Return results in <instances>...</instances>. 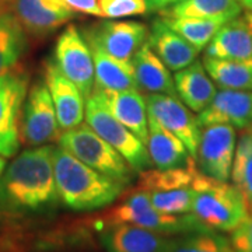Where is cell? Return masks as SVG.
Listing matches in <instances>:
<instances>
[{
    "label": "cell",
    "mask_w": 252,
    "mask_h": 252,
    "mask_svg": "<svg viewBox=\"0 0 252 252\" xmlns=\"http://www.w3.org/2000/svg\"><path fill=\"white\" fill-rule=\"evenodd\" d=\"M45 1H48L49 4H52L55 7H69V6H66V4L63 3L62 0H45Z\"/></svg>",
    "instance_id": "8d00e7d4"
},
{
    "label": "cell",
    "mask_w": 252,
    "mask_h": 252,
    "mask_svg": "<svg viewBox=\"0 0 252 252\" xmlns=\"http://www.w3.org/2000/svg\"><path fill=\"white\" fill-rule=\"evenodd\" d=\"M4 167H6V161L0 157V177H1V174L4 171Z\"/></svg>",
    "instance_id": "f35d334b"
},
{
    "label": "cell",
    "mask_w": 252,
    "mask_h": 252,
    "mask_svg": "<svg viewBox=\"0 0 252 252\" xmlns=\"http://www.w3.org/2000/svg\"><path fill=\"white\" fill-rule=\"evenodd\" d=\"M174 84L181 101L189 109L200 112L216 95V87L205 70L203 63L195 62L174 74Z\"/></svg>",
    "instance_id": "44dd1931"
},
{
    "label": "cell",
    "mask_w": 252,
    "mask_h": 252,
    "mask_svg": "<svg viewBox=\"0 0 252 252\" xmlns=\"http://www.w3.org/2000/svg\"><path fill=\"white\" fill-rule=\"evenodd\" d=\"M149 193L157 210L167 215H187L190 213L195 190L188 187L170 190H152Z\"/></svg>",
    "instance_id": "4dcf8cb0"
},
{
    "label": "cell",
    "mask_w": 252,
    "mask_h": 252,
    "mask_svg": "<svg viewBox=\"0 0 252 252\" xmlns=\"http://www.w3.org/2000/svg\"><path fill=\"white\" fill-rule=\"evenodd\" d=\"M162 21L174 30L177 34L184 36L189 44L198 51L209 45V42L216 35V32L225 21L213 18L196 17H161Z\"/></svg>",
    "instance_id": "f546056e"
},
{
    "label": "cell",
    "mask_w": 252,
    "mask_h": 252,
    "mask_svg": "<svg viewBox=\"0 0 252 252\" xmlns=\"http://www.w3.org/2000/svg\"><path fill=\"white\" fill-rule=\"evenodd\" d=\"M14 0H0V11H7L11 9Z\"/></svg>",
    "instance_id": "d590c367"
},
{
    "label": "cell",
    "mask_w": 252,
    "mask_h": 252,
    "mask_svg": "<svg viewBox=\"0 0 252 252\" xmlns=\"http://www.w3.org/2000/svg\"><path fill=\"white\" fill-rule=\"evenodd\" d=\"M58 140L61 147L95 171L108 175L124 185L133 180L135 171L129 162L89 125L81 124L73 129L63 130Z\"/></svg>",
    "instance_id": "5b68a950"
},
{
    "label": "cell",
    "mask_w": 252,
    "mask_h": 252,
    "mask_svg": "<svg viewBox=\"0 0 252 252\" xmlns=\"http://www.w3.org/2000/svg\"><path fill=\"white\" fill-rule=\"evenodd\" d=\"M149 44L164 64L178 72L196 61L199 51L188 41L168 27L162 18L156 20L149 34Z\"/></svg>",
    "instance_id": "d6986e66"
},
{
    "label": "cell",
    "mask_w": 252,
    "mask_h": 252,
    "mask_svg": "<svg viewBox=\"0 0 252 252\" xmlns=\"http://www.w3.org/2000/svg\"><path fill=\"white\" fill-rule=\"evenodd\" d=\"M147 27L137 21H104L84 30V38L111 56L130 62L133 55L149 38Z\"/></svg>",
    "instance_id": "7c38bea8"
},
{
    "label": "cell",
    "mask_w": 252,
    "mask_h": 252,
    "mask_svg": "<svg viewBox=\"0 0 252 252\" xmlns=\"http://www.w3.org/2000/svg\"><path fill=\"white\" fill-rule=\"evenodd\" d=\"M66 6H69L73 11L90 14L95 17H102V13L98 6V0H62Z\"/></svg>",
    "instance_id": "836d02e7"
},
{
    "label": "cell",
    "mask_w": 252,
    "mask_h": 252,
    "mask_svg": "<svg viewBox=\"0 0 252 252\" xmlns=\"http://www.w3.org/2000/svg\"><path fill=\"white\" fill-rule=\"evenodd\" d=\"M27 49V32L11 10L0 13V76L17 66Z\"/></svg>",
    "instance_id": "d4e9b609"
},
{
    "label": "cell",
    "mask_w": 252,
    "mask_h": 252,
    "mask_svg": "<svg viewBox=\"0 0 252 252\" xmlns=\"http://www.w3.org/2000/svg\"><path fill=\"white\" fill-rule=\"evenodd\" d=\"M200 126L224 124L247 129L252 122V90L217 91L215 98L198 115Z\"/></svg>",
    "instance_id": "9a60e30c"
},
{
    "label": "cell",
    "mask_w": 252,
    "mask_h": 252,
    "mask_svg": "<svg viewBox=\"0 0 252 252\" xmlns=\"http://www.w3.org/2000/svg\"><path fill=\"white\" fill-rule=\"evenodd\" d=\"M55 62L61 72L73 81L84 98L94 90L95 73L90 45L74 26L64 28L55 45Z\"/></svg>",
    "instance_id": "9c48e42d"
},
{
    "label": "cell",
    "mask_w": 252,
    "mask_h": 252,
    "mask_svg": "<svg viewBox=\"0 0 252 252\" xmlns=\"http://www.w3.org/2000/svg\"><path fill=\"white\" fill-rule=\"evenodd\" d=\"M105 107L118 121L135 133L144 144L149 137L147 102L139 90H102L94 89Z\"/></svg>",
    "instance_id": "2e32d148"
},
{
    "label": "cell",
    "mask_w": 252,
    "mask_h": 252,
    "mask_svg": "<svg viewBox=\"0 0 252 252\" xmlns=\"http://www.w3.org/2000/svg\"><path fill=\"white\" fill-rule=\"evenodd\" d=\"M0 13H3V11H0Z\"/></svg>",
    "instance_id": "60d3db41"
},
{
    "label": "cell",
    "mask_w": 252,
    "mask_h": 252,
    "mask_svg": "<svg viewBox=\"0 0 252 252\" xmlns=\"http://www.w3.org/2000/svg\"><path fill=\"white\" fill-rule=\"evenodd\" d=\"M180 1H182V0H146L149 11H162V10L168 9V7H171Z\"/></svg>",
    "instance_id": "e575fe53"
},
{
    "label": "cell",
    "mask_w": 252,
    "mask_h": 252,
    "mask_svg": "<svg viewBox=\"0 0 252 252\" xmlns=\"http://www.w3.org/2000/svg\"><path fill=\"white\" fill-rule=\"evenodd\" d=\"M109 224L127 223L149 228L164 235L187 234L192 231L209 230L192 213L189 215H167L157 210L150 200L149 190L142 188L129 192L117 206L107 213Z\"/></svg>",
    "instance_id": "277c9868"
},
{
    "label": "cell",
    "mask_w": 252,
    "mask_h": 252,
    "mask_svg": "<svg viewBox=\"0 0 252 252\" xmlns=\"http://www.w3.org/2000/svg\"><path fill=\"white\" fill-rule=\"evenodd\" d=\"M10 10L28 35L36 38L54 32L76 17L70 7H55L45 0H14Z\"/></svg>",
    "instance_id": "e0dca14e"
},
{
    "label": "cell",
    "mask_w": 252,
    "mask_h": 252,
    "mask_svg": "<svg viewBox=\"0 0 252 252\" xmlns=\"http://www.w3.org/2000/svg\"><path fill=\"white\" fill-rule=\"evenodd\" d=\"M149 115L162 125L172 135L180 139L189 154L195 158L200 139V125L189 108L174 95L167 94H149L146 97Z\"/></svg>",
    "instance_id": "8fae6325"
},
{
    "label": "cell",
    "mask_w": 252,
    "mask_h": 252,
    "mask_svg": "<svg viewBox=\"0 0 252 252\" xmlns=\"http://www.w3.org/2000/svg\"><path fill=\"white\" fill-rule=\"evenodd\" d=\"M89 45L93 54L94 73H95L94 89L139 90L132 62L117 59L93 42H89Z\"/></svg>",
    "instance_id": "7402d4cb"
},
{
    "label": "cell",
    "mask_w": 252,
    "mask_h": 252,
    "mask_svg": "<svg viewBox=\"0 0 252 252\" xmlns=\"http://www.w3.org/2000/svg\"><path fill=\"white\" fill-rule=\"evenodd\" d=\"M199 172L198 164L190 157L187 164L171 168L144 170L140 172L137 188L144 190H170L178 188H192L195 177Z\"/></svg>",
    "instance_id": "484cf974"
},
{
    "label": "cell",
    "mask_w": 252,
    "mask_h": 252,
    "mask_svg": "<svg viewBox=\"0 0 252 252\" xmlns=\"http://www.w3.org/2000/svg\"><path fill=\"white\" fill-rule=\"evenodd\" d=\"M203 66L220 89L252 90V64L205 55Z\"/></svg>",
    "instance_id": "4316f807"
},
{
    "label": "cell",
    "mask_w": 252,
    "mask_h": 252,
    "mask_svg": "<svg viewBox=\"0 0 252 252\" xmlns=\"http://www.w3.org/2000/svg\"><path fill=\"white\" fill-rule=\"evenodd\" d=\"M59 136L61 126L51 93L45 81H36L24 101L20 122L21 143L28 147H36L58 140Z\"/></svg>",
    "instance_id": "ba28073f"
},
{
    "label": "cell",
    "mask_w": 252,
    "mask_h": 252,
    "mask_svg": "<svg viewBox=\"0 0 252 252\" xmlns=\"http://www.w3.org/2000/svg\"><path fill=\"white\" fill-rule=\"evenodd\" d=\"M250 129H251V130H252V122H251V125H250Z\"/></svg>",
    "instance_id": "ab89813d"
},
{
    "label": "cell",
    "mask_w": 252,
    "mask_h": 252,
    "mask_svg": "<svg viewBox=\"0 0 252 252\" xmlns=\"http://www.w3.org/2000/svg\"><path fill=\"white\" fill-rule=\"evenodd\" d=\"M230 243L234 252H252V215L231 231Z\"/></svg>",
    "instance_id": "d6a6232c"
},
{
    "label": "cell",
    "mask_w": 252,
    "mask_h": 252,
    "mask_svg": "<svg viewBox=\"0 0 252 252\" xmlns=\"http://www.w3.org/2000/svg\"><path fill=\"white\" fill-rule=\"evenodd\" d=\"M28 84V73L18 66L0 76V154L3 157H13L20 149L21 109Z\"/></svg>",
    "instance_id": "52a82bcc"
},
{
    "label": "cell",
    "mask_w": 252,
    "mask_h": 252,
    "mask_svg": "<svg viewBox=\"0 0 252 252\" xmlns=\"http://www.w3.org/2000/svg\"><path fill=\"white\" fill-rule=\"evenodd\" d=\"M241 11L240 0H182L160 13L161 17L213 18L227 23L240 16Z\"/></svg>",
    "instance_id": "cb8c5ba5"
},
{
    "label": "cell",
    "mask_w": 252,
    "mask_h": 252,
    "mask_svg": "<svg viewBox=\"0 0 252 252\" xmlns=\"http://www.w3.org/2000/svg\"><path fill=\"white\" fill-rule=\"evenodd\" d=\"M206 55L252 64V13L224 23L209 42Z\"/></svg>",
    "instance_id": "5bb4252c"
},
{
    "label": "cell",
    "mask_w": 252,
    "mask_h": 252,
    "mask_svg": "<svg viewBox=\"0 0 252 252\" xmlns=\"http://www.w3.org/2000/svg\"><path fill=\"white\" fill-rule=\"evenodd\" d=\"M170 237L143 227L117 223L101 233L99 241L107 252H162Z\"/></svg>",
    "instance_id": "ac0fdd59"
},
{
    "label": "cell",
    "mask_w": 252,
    "mask_h": 252,
    "mask_svg": "<svg viewBox=\"0 0 252 252\" xmlns=\"http://www.w3.org/2000/svg\"><path fill=\"white\" fill-rule=\"evenodd\" d=\"M231 178L241 192L248 215H252V130L243 129L235 146Z\"/></svg>",
    "instance_id": "83f0119b"
},
{
    "label": "cell",
    "mask_w": 252,
    "mask_h": 252,
    "mask_svg": "<svg viewBox=\"0 0 252 252\" xmlns=\"http://www.w3.org/2000/svg\"><path fill=\"white\" fill-rule=\"evenodd\" d=\"M44 76L48 90L54 101L59 126L63 130L73 129L83 124L86 101L79 87L70 81L54 61H46Z\"/></svg>",
    "instance_id": "4fadbf2b"
},
{
    "label": "cell",
    "mask_w": 252,
    "mask_h": 252,
    "mask_svg": "<svg viewBox=\"0 0 252 252\" xmlns=\"http://www.w3.org/2000/svg\"><path fill=\"white\" fill-rule=\"evenodd\" d=\"M192 188L190 213L209 230L233 231L248 216L241 192L227 181L210 178L199 170Z\"/></svg>",
    "instance_id": "3957f363"
},
{
    "label": "cell",
    "mask_w": 252,
    "mask_h": 252,
    "mask_svg": "<svg viewBox=\"0 0 252 252\" xmlns=\"http://www.w3.org/2000/svg\"><path fill=\"white\" fill-rule=\"evenodd\" d=\"M102 17L122 18L130 16H142L147 13L146 0H98Z\"/></svg>",
    "instance_id": "1f68e13d"
},
{
    "label": "cell",
    "mask_w": 252,
    "mask_h": 252,
    "mask_svg": "<svg viewBox=\"0 0 252 252\" xmlns=\"http://www.w3.org/2000/svg\"><path fill=\"white\" fill-rule=\"evenodd\" d=\"M162 252H234L228 238L213 230L171 235Z\"/></svg>",
    "instance_id": "f1b7e54d"
},
{
    "label": "cell",
    "mask_w": 252,
    "mask_h": 252,
    "mask_svg": "<svg viewBox=\"0 0 252 252\" xmlns=\"http://www.w3.org/2000/svg\"><path fill=\"white\" fill-rule=\"evenodd\" d=\"M54 147L36 146L17 156L0 177V206L11 213H44L59 202Z\"/></svg>",
    "instance_id": "6da1fadb"
},
{
    "label": "cell",
    "mask_w": 252,
    "mask_h": 252,
    "mask_svg": "<svg viewBox=\"0 0 252 252\" xmlns=\"http://www.w3.org/2000/svg\"><path fill=\"white\" fill-rule=\"evenodd\" d=\"M240 3H241L244 7L248 10L250 13H252V0H240Z\"/></svg>",
    "instance_id": "74e56055"
},
{
    "label": "cell",
    "mask_w": 252,
    "mask_h": 252,
    "mask_svg": "<svg viewBox=\"0 0 252 252\" xmlns=\"http://www.w3.org/2000/svg\"><path fill=\"white\" fill-rule=\"evenodd\" d=\"M84 118L87 125L97 135L108 142L118 153L122 154L133 171L142 172L153 164L146 144L112 115L94 90L90 97L86 98Z\"/></svg>",
    "instance_id": "8992f818"
},
{
    "label": "cell",
    "mask_w": 252,
    "mask_h": 252,
    "mask_svg": "<svg viewBox=\"0 0 252 252\" xmlns=\"http://www.w3.org/2000/svg\"><path fill=\"white\" fill-rule=\"evenodd\" d=\"M132 64L139 90L149 94H167L177 97L170 69L157 56L149 42H144L133 55Z\"/></svg>",
    "instance_id": "ffe728a7"
},
{
    "label": "cell",
    "mask_w": 252,
    "mask_h": 252,
    "mask_svg": "<svg viewBox=\"0 0 252 252\" xmlns=\"http://www.w3.org/2000/svg\"><path fill=\"white\" fill-rule=\"evenodd\" d=\"M147 152L157 168H171L187 164L192 157L185 144L149 115Z\"/></svg>",
    "instance_id": "603a6c76"
},
{
    "label": "cell",
    "mask_w": 252,
    "mask_h": 252,
    "mask_svg": "<svg viewBox=\"0 0 252 252\" xmlns=\"http://www.w3.org/2000/svg\"><path fill=\"white\" fill-rule=\"evenodd\" d=\"M54 172L59 199L72 210H97L124 193V184L95 171L63 147H54Z\"/></svg>",
    "instance_id": "7a4b0ae2"
},
{
    "label": "cell",
    "mask_w": 252,
    "mask_h": 252,
    "mask_svg": "<svg viewBox=\"0 0 252 252\" xmlns=\"http://www.w3.org/2000/svg\"><path fill=\"white\" fill-rule=\"evenodd\" d=\"M237 137L233 126L224 124L202 126L195 160L205 175L228 181L234 162Z\"/></svg>",
    "instance_id": "30bf717a"
}]
</instances>
